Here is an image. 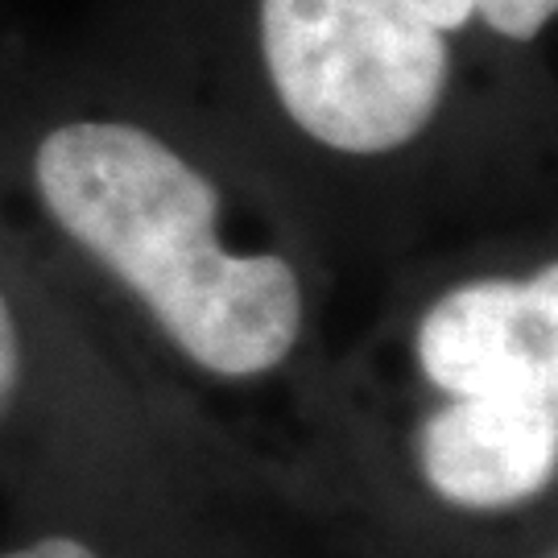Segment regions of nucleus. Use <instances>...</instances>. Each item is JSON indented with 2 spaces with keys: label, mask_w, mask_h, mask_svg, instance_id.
<instances>
[{
  "label": "nucleus",
  "mask_w": 558,
  "mask_h": 558,
  "mask_svg": "<svg viewBox=\"0 0 558 558\" xmlns=\"http://www.w3.org/2000/svg\"><path fill=\"white\" fill-rule=\"evenodd\" d=\"M34 182L62 232L104 260L207 373L257 377L294 352L299 274L274 253H228L211 179L149 129L59 124L38 145Z\"/></svg>",
  "instance_id": "f257e3e1"
},
{
  "label": "nucleus",
  "mask_w": 558,
  "mask_h": 558,
  "mask_svg": "<svg viewBox=\"0 0 558 558\" xmlns=\"http://www.w3.org/2000/svg\"><path fill=\"white\" fill-rule=\"evenodd\" d=\"M476 0H260V62L286 117L339 154H393L439 117Z\"/></svg>",
  "instance_id": "f03ea898"
},
{
  "label": "nucleus",
  "mask_w": 558,
  "mask_h": 558,
  "mask_svg": "<svg viewBox=\"0 0 558 558\" xmlns=\"http://www.w3.org/2000/svg\"><path fill=\"white\" fill-rule=\"evenodd\" d=\"M418 364L451 401L558 389V269L442 294L418 327Z\"/></svg>",
  "instance_id": "7ed1b4c3"
},
{
  "label": "nucleus",
  "mask_w": 558,
  "mask_h": 558,
  "mask_svg": "<svg viewBox=\"0 0 558 558\" xmlns=\"http://www.w3.org/2000/svg\"><path fill=\"white\" fill-rule=\"evenodd\" d=\"M426 484L459 509H509L538 497L558 463V389L456 398L418 435Z\"/></svg>",
  "instance_id": "20e7f679"
},
{
  "label": "nucleus",
  "mask_w": 558,
  "mask_h": 558,
  "mask_svg": "<svg viewBox=\"0 0 558 558\" xmlns=\"http://www.w3.org/2000/svg\"><path fill=\"white\" fill-rule=\"evenodd\" d=\"M558 0H476V21H484L505 41H538L542 29L555 21Z\"/></svg>",
  "instance_id": "39448f33"
},
{
  "label": "nucleus",
  "mask_w": 558,
  "mask_h": 558,
  "mask_svg": "<svg viewBox=\"0 0 558 558\" xmlns=\"http://www.w3.org/2000/svg\"><path fill=\"white\" fill-rule=\"evenodd\" d=\"M17 380H21V336H17V323H13V311L4 302V290H0V414L13 401V393H17Z\"/></svg>",
  "instance_id": "423d86ee"
},
{
  "label": "nucleus",
  "mask_w": 558,
  "mask_h": 558,
  "mask_svg": "<svg viewBox=\"0 0 558 558\" xmlns=\"http://www.w3.org/2000/svg\"><path fill=\"white\" fill-rule=\"evenodd\" d=\"M0 558H100V555L75 538H38V542H29V546H21V550H13V555H0Z\"/></svg>",
  "instance_id": "0eeeda50"
}]
</instances>
